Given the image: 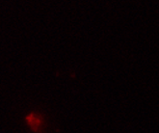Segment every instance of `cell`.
<instances>
[{
  "label": "cell",
  "mask_w": 159,
  "mask_h": 133,
  "mask_svg": "<svg viewBox=\"0 0 159 133\" xmlns=\"http://www.w3.org/2000/svg\"><path fill=\"white\" fill-rule=\"evenodd\" d=\"M25 122L33 132L38 133L41 131L42 125H43V119L42 117L37 113H30L25 117Z\"/></svg>",
  "instance_id": "6da1fadb"
}]
</instances>
